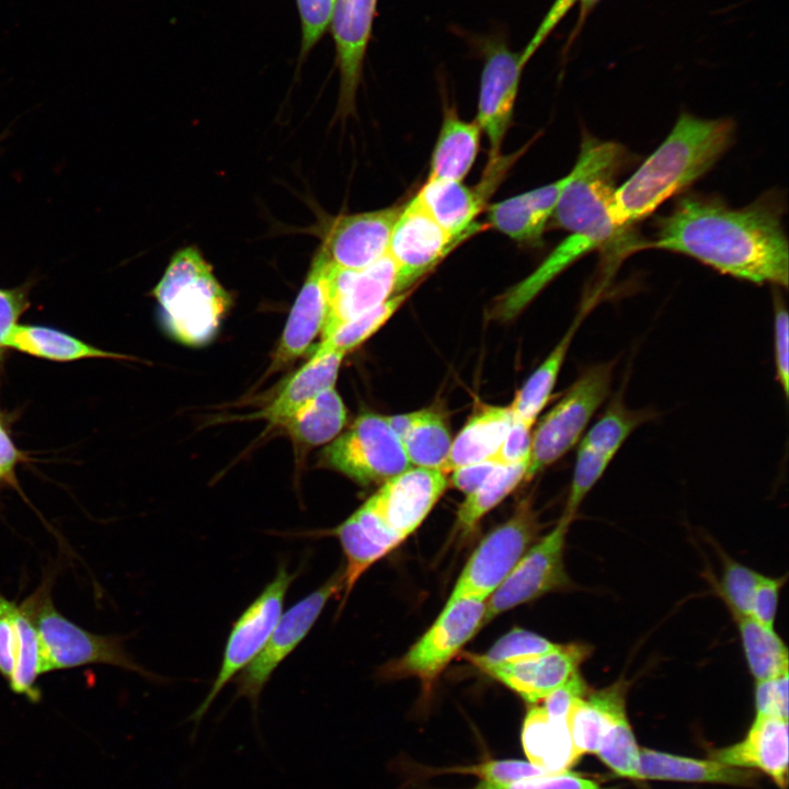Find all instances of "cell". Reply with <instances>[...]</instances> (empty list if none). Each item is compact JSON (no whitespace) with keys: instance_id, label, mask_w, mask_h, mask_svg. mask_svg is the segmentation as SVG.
<instances>
[{"instance_id":"20","label":"cell","mask_w":789,"mask_h":789,"mask_svg":"<svg viewBox=\"0 0 789 789\" xmlns=\"http://www.w3.org/2000/svg\"><path fill=\"white\" fill-rule=\"evenodd\" d=\"M377 0H336L331 18L340 72L339 112L352 113Z\"/></svg>"},{"instance_id":"55","label":"cell","mask_w":789,"mask_h":789,"mask_svg":"<svg viewBox=\"0 0 789 789\" xmlns=\"http://www.w3.org/2000/svg\"><path fill=\"white\" fill-rule=\"evenodd\" d=\"M25 460L26 456L14 444L8 420L0 410V480L16 489V467Z\"/></svg>"},{"instance_id":"33","label":"cell","mask_w":789,"mask_h":789,"mask_svg":"<svg viewBox=\"0 0 789 789\" xmlns=\"http://www.w3.org/2000/svg\"><path fill=\"white\" fill-rule=\"evenodd\" d=\"M592 307L593 302L588 300L587 304L581 308L579 315L559 343L517 391L510 405L514 420L533 426L536 418L551 396L573 336Z\"/></svg>"},{"instance_id":"38","label":"cell","mask_w":789,"mask_h":789,"mask_svg":"<svg viewBox=\"0 0 789 789\" xmlns=\"http://www.w3.org/2000/svg\"><path fill=\"white\" fill-rule=\"evenodd\" d=\"M746 662L756 681L775 678L788 672V650L774 629L752 616L735 617Z\"/></svg>"},{"instance_id":"17","label":"cell","mask_w":789,"mask_h":789,"mask_svg":"<svg viewBox=\"0 0 789 789\" xmlns=\"http://www.w3.org/2000/svg\"><path fill=\"white\" fill-rule=\"evenodd\" d=\"M331 268V261L320 248L289 312L266 376L282 370L301 356L321 332L329 311Z\"/></svg>"},{"instance_id":"14","label":"cell","mask_w":789,"mask_h":789,"mask_svg":"<svg viewBox=\"0 0 789 789\" xmlns=\"http://www.w3.org/2000/svg\"><path fill=\"white\" fill-rule=\"evenodd\" d=\"M462 240L449 236L413 197L391 231L387 254L398 270V290L405 291Z\"/></svg>"},{"instance_id":"25","label":"cell","mask_w":789,"mask_h":789,"mask_svg":"<svg viewBox=\"0 0 789 789\" xmlns=\"http://www.w3.org/2000/svg\"><path fill=\"white\" fill-rule=\"evenodd\" d=\"M636 779L753 786L757 774L721 762L696 759L648 748L640 750Z\"/></svg>"},{"instance_id":"44","label":"cell","mask_w":789,"mask_h":789,"mask_svg":"<svg viewBox=\"0 0 789 789\" xmlns=\"http://www.w3.org/2000/svg\"><path fill=\"white\" fill-rule=\"evenodd\" d=\"M762 574L733 560L725 562L720 594L735 617L751 616Z\"/></svg>"},{"instance_id":"42","label":"cell","mask_w":789,"mask_h":789,"mask_svg":"<svg viewBox=\"0 0 789 789\" xmlns=\"http://www.w3.org/2000/svg\"><path fill=\"white\" fill-rule=\"evenodd\" d=\"M595 754L617 775L636 779L640 750L626 714L609 727Z\"/></svg>"},{"instance_id":"49","label":"cell","mask_w":789,"mask_h":789,"mask_svg":"<svg viewBox=\"0 0 789 789\" xmlns=\"http://www.w3.org/2000/svg\"><path fill=\"white\" fill-rule=\"evenodd\" d=\"M756 716L788 720V672L770 679L756 681Z\"/></svg>"},{"instance_id":"3","label":"cell","mask_w":789,"mask_h":789,"mask_svg":"<svg viewBox=\"0 0 789 789\" xmlns=\"http://www.w3.org/2000/svg\"><path fill=\"white\" fill-rule=\"evenodd\" d=\"M627 159L624 147L585 135L580 153L559 196L552 219L570 235L593 240L599 248L625 245L627 229L611 214L616 178Z\"/></svg>"},{"instance_id":"31","label":"cell","mask_w":789,"mask_h":789,"mask_svg":"<svg viewBox=\"0 0 789 789\" xmlns=\"http://www.w3.org/2000/svg\"><path fill=\"white\" fill-rule=\"evenodd\" d=\"M481 133L476 121L466 122L454 107L445 108L432 152L428 179L461 182L477 159Z\"/></svg>"},{"instance_id":"7","label":"cell","mask_w":789,"mask_h":789,"mask_svg":"<svg viewBox=\"0 0 789 789\" xmlns=\"http://www.w3.org/2000/svg\"><path fill=\"white\" fill-rule=\"evenodd\" d=\"M297 575L298 572H289L285 563H279L273 580L232 625L211 688L187 719L194 723L192 737L196 736L202 719L218 694L265 645L283 614L285 596Z\"/></svg>"},{"instance_id":"15","label":"cell","mask_w":789,"mask_h":789,"mask_svg":"<svg viewBox=\"0 0 789 789\" xmlns=\"http://www.w3.org/2000/svg\"><path fill=\"white\" fill-rule=\"evenodd\" d=\"M404 204L341 215L331 222L321 248L333 265L362 270L385 256L392 228Z\"/></svg>"},{"instance_id":"11","label":"cell","mask_w":789,"mask_h":789,"mask_svg":"<svg viewBox=\"0 0 789 789\" xmlns=\"http://www.w3.org/2000/svg\"><path fill=\"white\" fill-rule=\"evenodd\" d=\"M571 522L561 516L554 528L525 552L485 601L483 624L516 606L570 586L563 552Z\"/></svg>"},{"instance_id":"23","label":"cell","mask_w":789,"mask_h":789,"mask_svg":"<svg viewBox=\"0 0 789 789\" xmlns=\"http://www.w3.org/2000/svg\"><path fill=\"white\" fill-rule=\"evenodd\" d=\"M493 192L483 180L469 187L459 181L427 178L414 197L449 236L465 240L480 229L474 219Z\"/></svg>"},{"instance_id":"56","label":"cell","mask_w":789,"mask_h":789,"mask_svg":"<svg viewBox=\"0 0 789 789\" xmlns=\"http://www.w3.org/2000/svg\"><path fill=\"white\" fill-rule=\"evenodd\" d=\"M494 459H489L454 469L450 481L459 491L469 494L477 490L498 467Z\"/></svg>"},{"instance_id":"39","label":"cell","mask_w":789,"mask_h":789,"mask_svg":"<svg viewBox=\"0 0 789 789\" xmlns=\"http://www.w3.org/2000/svg\"><path fill=\"white\" fill-rule=\"evenodd\" d=\"M529 461L498 465L488 479L466 495L457 511V527L462 533L472 530L482 517L500 504L525 480Z\"/></svg>"},{"instance_id":"6","label":"cell","mask_w":789,"mask_h":789,"mask_svg":"<svg viewBox=\"0 0 789 789\" xmlns=\"http://www.w3.org/2000/svg\"><path fill=\"white\" fill-rule=\"evenodd\" d=\"M615 362L587 366L531 434L525 481L564 456L610 392Z\"/></svg>"},{"instance_id":"46","label":"cell","mask_w":789,"mask_h":789,"mask_svg":"<svg viewBox=\"0 0 789 789\" xmlns=\"http://www.w3.org/2000/svg\"><path fill=\"white\" fill-rule=\"evenodd\" d=\"M449 773L476 775L482 781L508 784L521 779L549 774L534 764L517 759H490L477 765L454 767Z\"/></svg>"},{"instance_id":"32","label":"cell","mask_w":789,"mask_h":789,"mask_svg":"<svg viewBox=\"0 0 789 789\" xmlns=\"http://www.w3.org/2000/svg\"><path fill=\"white\" fill-rule=\"evenodd\" d=\"M7 347L57 363L87 358L132 359L128 355L105 351L68 332L41 324L18 323L10 334Z\"/></svg>"},{"instance_id":"40","label":"cell","mask_w":789,"mask_h":789,"mask_svg":"<svg viewBox=\"0 0 789 789\" xmlns=\"http://www.w3.org/2000/svg\"><path fill=\"white\" fill-rule=\"evenodd\" d=\"M410 290L397 294L376 308L344 323L330 336L321 340L312 353L340 352L346 354L377 332L398 310Z\"/></svg>"},{"instance_id":"51","label":"cell","mask_w":789,"mask_h":789,"mask_svg":"<svg viewBox=\"0 0 789 789\" xmlns=\"http://www.w3.org/2000/svg\"><path fill=\"white\" fill-rule=\"evenodd\" d=\"M531 451V426L514 420L494 460L500 465L529 461Z\"/></svg>"},{"instance_id":"30","label":"cell","mask_w":789,"mask_h":789,"mask_svg":"<svg viewBox=\"0 0 789 789\" xmlns=\"http://www.w3.org/2000/svg\"><path fill=\"white\" fill-rule=\"evenodd\" d=\"M596 249L599 247L593 240L580 235H569L533 273L495 300L493 316L500 320L514 318L570 264Z\"/></svg>"},{"instance_id":"28","label":"cell","mask_w":789,"mask_h":789,"mask_svg":"<svg viewBox=\"0 0 789 789\" xmlns=\"http://www.w3.org/2000/svg\"><path fill=\"white\" fill-rule=\"evenodd\" d=\"M625 691V684L616 683L573 701L565 721L580 757L595 754L609 727L626 714Z\"/></svg>"},{"instance_id":"47","label":"cell","mask_w":789,"mask_h":789,"mask_svg":"<svg viewBox=\"0 0 789 789\" xmlns=\"http://www.w3.org/2000/svg\"><path fill=\"white\" fill-rule=\"evenodd\" d=\"M469 789H607L582 775L564 770L529 777L508 784L480 781Z\"/></svg>"},{"instance_id":"29","label":"cell","mask_w":789,"mask_h":789,"mask_svg":"<svg viewBox=\"0 0 789 789\" xmlns=\"http://www.w3.org/2000/svg\"><path fill=\"white\" fill-rule=\"evenodd\" d=\"M522 745L528 762L549 774L569 770L580 759L565 719L551 717L538 705L525 716Z\"/></svg>"},{"instance_id":"37","label":"cell","mask_w":789,"mask_h":789,"mask_svg":"<svg viewBox=\"0 0 789 789\" xmlns=\"http://www.w3.org/2000/svg\"><path fill=\"white\" fill-rule=\"evenodd\" d=\"M655 413L650 410H631L619 392L610 400L605 412L583 435L580 446L614 459L627 438Z\"/></svg>"},{"instance_id":"26","label":"cell","mask_w":789,"mask_h":789,"mask_svg":"<svg viewBox=\"0 0 789 789\" xmlns=\"http://www.w3.org/2000/svg\"><path fill=\"white\" fill-rule=\"evenodd\" d=\"M345 354L312 353L310 359L295 371L274 399L253 418L279 425L320 392L333 388Z\"/></svg>"},{"instance_id":"12","label":"cell","mask_w":789,"mask_h":789,"mask_svg":"<svg viewBox=\"0 0 789 789\" xmlns=\"http://www.w3.org/2000/svg\"><path fill=\"white\" fill-rule=\"evenodd\" d=\"M485 601L448 599L431 628L397 662V674L418 677L430 688L450 660L482 627Z\"/></svg>"},{"instance_id":"36","label":"cell","mask_w":789,"mask_h":789,"mask_svg":"<svg viewBox=\"0 0 789 789\" xmlns=\"http://www.w3.org/2000/svg\"><path fill=\"white\" fill-rule=\"evenodd\" d=\"M411 466L443 468L451 447L449 430L437 412L420 410L400 438Z\"/></svg>"},{"instance_id":"8","label":"cell","mask_w":789,"mask_h":789,"mask_svg":"<svg viewBox=\"0 0 789 789\" xmlns=\"http://www.w3.org/2000/svg\"><path fill=\"white\" fill-rule=\"evenodd\" d=\"M541 524L528 500L489 533L464 567L449 599L472 597L487 601L531 547Z\"/></svg>"},{"instance_id":"16","label":"cell","mask_w":789,"mask_h":789,"mask_svg":"<svg viewBox=\"0 0 789 789\" xmlns=\"http://www.w3.org/2000/svg\"><path fill=\"white\" fill-rule=\"evenodd\" d=\"M397 294H400L398 270L388 254L362 270H345L332 264L329 311L321 340Z\"/></svg>"},{"instance_id":"2","label":"cell","mask_w":789,"mask_h":789,"mask_svg":"<svg viewBox=\"0 0 789 789\" xmlns=\"http://www.w3.org/2000/svg\"><path fill=\"white\" fill-rule=\"evenodd\" d=\"M734 128L729 118L681 114L658 149L616 187L611 205L615 224L628 229L701 178L727 151Z\"/></svg>"},{"instance_id":"50","label":"cell","mask_w":789,"mask_h":789,"mask_svg":"<svg viewBox=\"0 0 789 789\" xmlns=\"http://www.w3.org/2000/svg\"><path fill=\"white\" fill-rule=\"evenodd\" d=\"M788 311L780 297L774 299V341L776 375L784 395L789 390V331Z\"/></svg>"},{"instance_id":"34","label":"cell","mask_w":789,"mask_h":789,"mask_svg":"<svg viewBox=\"0 0 789 789\" xmlns=\"http://www.w3.org/2000/svg\"><path fill=\"white\" fill-rule=\"evenodd\" d=\"M345 422V405L333 387L320 392L279 425L297 445L313 447L333 441Z\"/></svg>"},{"instance_id":"57","label":"cell","mask_w":789,"mask_h":789,"mask_svg":"<svg viewBox=\"0 0 789 789\" xmlns=\"http://www.w3.org/2000/svg\"><path fill=\"white\" fill-rule=\"evenodd\" d=\"M598 0H582V12H587Z\"/></svg>"},{"instance_id":"48","label":"cell","mask_w":789,"mask_h":789,"mask_svg":"<svg viewBox=\"0 0 789 789\" xmlns=\"http://www.w3.org/2000/svg\"><path fill=\"white\" fill-rule=\"evenodd\" d=\"M33 282L12 288H0V364L8 351L7 343L20 317L28 309Z\"/></svg>"},{"instance_id":"13","label":"cell","mask_w":789,"mask_h":789,"mask_svg":"<svg viewBox=\"0 0 789 789\" xmlns=\"http://www.w3.org/2000/svg\"><path fill=\"white\" fill-rule=\"evenodd\" d=\"M526 62L523 52H514L501 41L485 45L476 122L489 141V162L502 156Z\"/></svg>"},{"instance_id":"58","label":"cell","mask_w":789,"mask_h":789,"mask_svg":"<svg viewBox=\"0 0 789 789\" xmlns=\"http://www.w3.org/2000/svg\"><path fill=\"white\" fill-rule=\"evenodd\" d=\"M3 484V482L0 480V487Z\"/></svg>"},{"instance_id":"45","label":"cell","mask_w":789,"mask_h":789,"mask_svg":"<svg viewBox=\"0 0 789 789\" xmlns=\"http://www.w3.org/2000/svg\"><path fill=\"white\" fill-rule=\"evenodd\" d=\"M335 2L336 0H296L301 25L300 64L329 26Z\"/></svg>"},{"instance_id":"4","label":"cell","mask_w":789,"mask_h":789,"mask_svg":"<svg viewBox=\"0 0 789 789\" xmlns=\"http://www.w3.org/2000/svg\"><path fill=\"white\" fill-rule=\"evenodd\" d=\"M164 331L187 346L211 342L231 307V297L194 247L179 250L151 290Z\"/></svg>"},{"instance_id":"41","label":"cell","mask_w":789,"mask_h":789,"mask_svg":"<svg viewBox=\"0 0 789 789\" xmlns=\"http://www.w3.org/2000/svg\"><path fill=\"white\" fill-rule=\"evenodd\" d=\"M558 645L535 632L515 628L500 638L485 653H468L466 659L482 670L501 663L540 655L554 650Z\"/></svg>"},{"instance_id":"22","label":"cell","mask_w":789,"mask_h":789,"mask_svg":"<svg viewBox=\"0 0 789 789\" xmlns=\"http://www.w3.org/2000/svg\"><path fill=\"white\" fill-rule=\"evenodd\" d=\"M712 759L741 768H757L781 789L788 780V720L756 716L739 743L712 752Z\"/></svg>"},{"instance_id":"24","label":"cell","mask_w":789,"mask_h":789,"mask_svg":"<svg viewBox=\"0 0 789 789\" xmlns=\"http://www.w3.org/2000/svg\"><path fill=\"white\" fill-rule=\"evenodd\" d=\"M567 176L488 207L490 227L525 247H539Z\"/></svg>"},{"instance_id":"54","label":"cell","mask_w":789,"mask_h":789,"mask_svg":"<svg viewBox=\"0 0 789 789\" xmlns=\"http://www.w3.org/2000/svg\"><path fill=\"white\" fill-rule=\"evenodd\" d=\"M587 694V686L580 673L576 672L564 684L548 694L541 700V706L551 717L565 719L573 701Z\"/></svg>"},{"instance_id":"9","label":"cell","mask_w":789,"mask_h":789,"mask_svg":"<svg viewBox=\"0 0 789 789\" xmlns=\"http://www.w3.org/2000/svg\"><path fill=\"white\" fill-rule=\"evenodd\" d=\"M323 462L361 484L385 482L411 464L386 416L359 415L322 451Z\"/></svg>"},{"instance_id":"53","label":"cell","mask_w":789,"mask_h":789,"mask_svg":"<svg viewBox=\"0 0 789 789\" xmlns=\"http://www.w3.org/2000/svg\"><path fill=\"white\" fill-rule=\"evenodd\" d=\"M8 601L0 594V675L7 682L13 675L18 655V634L8 610Z\"/></svg>"},{"instance_id":"10","label":"cell","mask_w":789,"mask_h":789,"mask_svg":"<svg viewBox=\"0 0 789 789\" xmlns=\"http://www.w3.org/2000/svg\"><path fill=\"white\" fill-rule=\"evenodd\" d=\"M344 572L338 570L321 586L282 614L260 653L236 679V698L245 697L252 707L258 730L259 700L263 688L279 664L309 633L332 596L343 591Z\"/></svg>"},{"instance_id":"18","label":"cell","mask_w":789,"mask_h":789,"mask_svg":"<svg viewBox=\"0 0 789 789\" xmlns=\"http://www.w3.org/2000/svg\"><path fill=\"white\" fill-rule=\"evenodd\" d=\"M447 484L441 469L411 466L385 481L370 500L385 523L405 539L422 524Z\"/></svg>"},{"instance_id":"19","label":"cell","mask_w":789,"mask_h":789,"mask_svg":"<svg viewBox=\"0 0 789 789\" xmlns=\"http://www.w3.org/2000/svg\"><path fill=\"white\" fill-rule=\"evenodd\" d=\"M591 651L584 643L559 644L547 653L488 666L481 671L526 701L537 704L579 672V666Z\"/></svg>"},{"instance_id":"5","label":"cell","mask_w":789,"mask_h":789,"mask_svg":"<svg viewBox=\"0 0 789 789\" xmlns=\"http://www.w3.org/2000/svg\"><path fill=\"white\" fill-rule=\"evenodd\" d=\"M49 582L25 599L36 625L44 673L91 664H108L151 677L126 651L123 639L90 632L54 606Z\"/></svg>"},{"instance_id":"27","label":"cell","mask_w":789,"mask_h":789,"mask_svg":"<svg viewBox=\"0 0 789 789\" xmlns=\"http://www.w3.org/2000/svg\"><path fill=\"white\" fill-rule=\"evenodd\" d=\"M513 422L510 407L481 405L451 442L442 471L494 459Z\"/></svg>"},{"instance_id":"35","label":"cell","mask_w":789,"mask_h":789,"mask_svg":"<svg viewBox=\"0 0 789 789\" xmlns=\"http://www.w3.org/2000/svg\"><path fill=\"white\" fill-rule=\"evenodd\" d=\"M8 610L13 619L18 634L16 664L9 687L12 693L24 696L31 702H38L42 693L37 686L38 677L44 674L39 634L25 603L8 601Z\"/></svg>"},{"instance_id":"21","label":"cell","mask_w":789,"mask_h":789,"mask_svg":"<svg viewBox=\"0 0 789 789\" xmlns=\"http://www.w3.org/2000/svg\"><path fill=\"white\" fill-rule=\"evenodd\" d=\"M330 534L338 538L346 560L344 601L363 573L404 540L380 517L370 498Z\"/></svg>"},{"instance_id":"52","label":"cell","mask_w":789,"mask_h":789,"mask_svg":"<svg viewBox=\"0 0 789 789\" xmlns=\"http://www.w3.org/2000/svg\"><path fill=\"white\" fill-rule=\"evenodd\" d=\"M782 579L761 576L754 594L751 616L766 628L774 629Z\"/></svg>"},{"instance_id":"43","label":"cell","mask_w":789,"mask_h":789,"mask_svg":"<svg viewBox=\"0 0 789 789\" xmlns=\"http://www.w3.org/2000/svg\"><path fill=\"white\" fill-rule=\"evenodd\" d=\"M613 459L579 445L569 498L562 516L573 519L584 498Z\"/></svg>"},{"instance_id":"1","label":"cell","mask_w":789,"mask_h":789,"mask_svg":"<svg viewBox=\"0 0 789 789\" xmlns=\"http://www.w3.org/2000/svg\"><path fill=\"white\" fill-rule=\"evenodd\" d=\"M771 195L732 208L719 198L686 196L658 222V249L691 256L720 273L788 286V240Z\"/></svg>"}]
</instances>
